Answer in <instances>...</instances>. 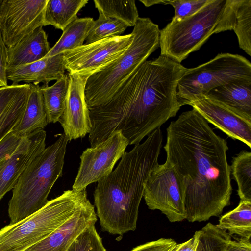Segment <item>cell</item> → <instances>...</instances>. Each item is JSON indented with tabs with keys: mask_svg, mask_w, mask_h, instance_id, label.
I'll use <instances>...</instances> for the list:
<instances>
[{
	"mask_svg": "<svg viewBox=\"0 0 251 251\" xmlns=\"http://www.w3.org/2000/svg\"><path fill=\"white\" fill-rule=\"evenodd\" d=\"M166 131V161L184 180L186 219L202 222L221 216L232 192L226 141L193 108L171 121Z\"/></svg>",
	"mask_w": 251,
	"mask_h": 251,
	"instance_id": "cell-1",
	"label": "cell"
},
{
	"mask_svg": "<svg viewBox=\"0 0 251 251\" xmlns=\"http://www.w3.org/2000/svg\"><path fill=\"white\" fill-rule=\"evenodd\" d=\"M181 76L168 60L158 57L145 61L105 104L90 108L91 147L121 131L129 145H136L180 108L176 93Z\"/></svg>",
	"mask_w": 251,
	"mask_h": 251,
	"instance_id": "cell-2",
	"label": "cell"
},
{
	"mask_svg": "<svg viewBox=\"0 0 251 251\" xmlns=\"http://www.w3.org/2000/svg\"><path fill=\"white\" fill-rule=\"evenodd\" d=\"M163 134L157 128L142 143L125 152L114 171L98 182L93 195L103 231L123 235L134 231L145 183L159 164Z\"/></svg>",
	"mask_w": 251,
	"mask_h": 251,
	"instance_id": "cell-3",
	"label": "cell"
},
{
	"mask_svg": "<svg viewBox=\"0 0 251 251\" xmlns=\"http://www.w3.org/2000/svg\"><path fill=\"white\" fill-rule=\"evenodd\" d=\"M233 0H212L194 15L172 19L160 30L161 55L181 63L213 34L232 30Z\"/></svg>",
	"mask_w": 251,
	"mask_h": 251,
	"instance_id": "cell-4",
	"label": "cell"
},
{
	"mask_svg": "<svg viewBox=\"0 0 251 251\" xmlns=\"http://www.w3.org/2000/svg\"><path fill=\"white\" fill-rule=\"evenodd\" d=\"M131 33L132 42L117 59L87 79L85 97L89 109L106 103L132 74L159 46L158 25L139 17Z\"/></svg>",
	"mask_w": 251,
	"mask_h": 251,
	"instance_id": "cell-5",
	"label": "cell"
},
{
	"mask_svg": "<svg viewBox=\"0 0 251 251\" xmlns=\"http://www.w3.org/2000/svg\"><path fill=\"white\" fill-rule=\"evenodd\" d=\"M69 140L61 134L27 167L12 189L8 203L10 225L15 224L43 208L56 181L62 176Z\"/></svg>",
	"mask_w": 251,
	"mask_h": 251,
	"instance_id": "cell-6",
	"label": "cell"
},
{
	"mask_svg": "<svg viewBox=\"0 0 251 251\" xmlns=\"http://www.w3.org/2000/svg\"><path fill=\"white\" fill-rule=\"evenodd\" d=\"M86 189L68 190L41 209L0 230V251H24L44 239L70 218L87 200Z\"/></svg>",
	"mask_w": 251,
	"mask_h": 251,
	"instance_id": "cell-7",
	"label": "cell"
},
{
	"mask_svg": "<svg viewBox=\"0 0 251 251\" xmlns=\"http://www.w3.org/2000/svg\"><path fill=\"white\" fill-rule=\"evenodd\" d=\"M243 80H251V62L239 54H218L196 67L186 68L177 84L178 103L180 107L190 105L214 88Z\"/></svg>",
	"mask_w": 251,
	"mask_h": 251,
	"instance_id": "cell-8",
	"label": "cell"
},
{
	"mask_svg": "<svg viewBox=\"0 0 251 251\" xmlns=\"http://www.w3.org/2000/svg\"><path fill=\"white\" fill-rule=\"evenodd\" d=\"M186 187L182 177L167 161L158 164L145 183L144 199L148 208L159 210L171 222L186 219Z\"/></svg>",
	"mask_w": 251,
	"mask_h": 251,
	"instance_id": "cell-9",
	"label": "cell"
},
{
	"mask_svg": "<svg viewBox=\"0 0 251 251\" xmlns=\"http://www.w3.org/2000/svg\"><path fill=\"white\" fill-rule=\"evenodd\" d=\"M128 145L121 131H116L106 140L86 149L80 156V166L72 189L83 190L107 176Z\"/></svg>",
	"mask_w": 251,
	"mask_h": 251,
	"instance_id": "cell-10",
	"label": "cell"
},
{
	"mask_svg": "<svg viewBox=\"0 0 251 251\" xmlns=\"http://www.w3.org/2000/svg\"><path fill=\"white\" fill-rule=\"evenodd\" d=\"M49 0H0V28L9 48L39 27L45 26Z\"/></svg>",
	"mask_w": 251,
	"mask_h": 251,
	"instance_id": "cell-11",
	"label": "cell"
},
{
	"mask_svg": "<svg viewBox=\"0 0 251 251\" xmlns=\"http://www.w3.org/2000/svg\"><path fill=\"white\" fill-rule=\"evenodd\" d=\"M132 39L131 33L83 44L64 52L65 69L70 74H94L119 57L130 46Z\"/></svg>",
	"mask_w": 251,
	"mask_h": 251,
	"instance_id": "cell-12",
	"label": "cell"
},
{
	"mask_svg": "<svg viewBox=\"0 0 251 251\" xmlns=\"http://www.w3.org/2000/svg\"><path fill=\"white\" fill-rule=\"evenodd\" d=\"M92 73L70 74L64 110L59 121L69 141L85 137L91 130L90 111L85 97L87 79Z\"/></svg>",
	"mask_w": 251,
	"mask_h": 251,
	"instance_id": "cell-13",
	"label": "cell"
},
{
	"mask_svg": "<svg viewBox=\"0 0 251 251\" xmlns=\"http://www.w3.org/2000/svg\"><path fill=\"white\" fill-rule=\"evenodd\" d=\"M46 138L43 129L22 137L14 152L0 164V201L14 188L25 170L46 148Z\"/></svg>",
	"mask_w": 251,
	"mask_h": 251,
	"instance_id": "cell-14",
	"label": "cell"
},
{
	"mask_svg": "<svg viewBox=\"0 0 251 251\" xmlns=\"http://www.w3.org/2000/svg\"><path fill=\"white\" fill-rule=\"evenodd\" d=\"M97 221L94 206L87 199L54 231L24 251H66L79 234Z\"/></svg>",
	"mask_w": 251,
	"mask_h": 251,
	"instance_id": "cell-15",
	"label": "cell"
},
{
	"mask_svg": "<svg viewBox=\"0 0 251 251\" xmlns=\"http://www.w3.org/2000/svg\"><path fill=\"white\" fill-rule=\"evenodd\" d=\"M208 123L229 137L251 148V122H249L213 100L202 96L190 104Z\"/></svg>",
	"mask_w": 251,
	"mask_h": 251,
	"instance_id": "cell-16",
	"label": "cell"
},
{
	"mask_svg": "<svg viewBox=\"0 0 251 251\" xmlns=\"http://www.w3.org/2000/svg\"><path fill=\"white\" fill-rule=\"evenodd\" d=\"M63 54L43 58L30 64L7 70L6 77L13 84L23 82L25 84H49L58 80L65 75Z\"/></svg>",
	"mask_w": 251,
	"mask_h": 251,
	"instance_id": "cell-17",
	"label": "cell"
},
{
	"mask_svg": "<svg viewBox=\"0 0 251 251\" xmlns=\"http://www.w3.org/2000/svg\"><path fill=\"white\" fill-rule=\"evenodd\" d=\"M30 91V84L0 87V142L22 119Z\"/></svg>",
	"mask_w": 251,
	"mask_h": 251,
	"instance_id": "cell-18",
	"label": "cell"
},
{
	"mask_svg": "<svg viewBox=\"0 0 251 251\" xmlns=\"http://www.w3.org/2000/svg\"><path fill=\"white\" fill-rule=\"evenodd\" d=\"M50 49L46 32L43 27H39L7 48V70L38 61L44 58Z\"/></svg>",
	"mask_w": 251,
	"mask_h": 251,
	"instance_id": "cell-19",
	"label": "cell"
},
{
	"mask_svg": "<svg viewBox=\"0 0 251 251\" xmlns=\"http://www.w3.org/2000/svg\"><path fill=\"white\" fill-rule=\"evenodd\" d=\"M204 96L251 122V80L226 84L211 89Z\"/></svg>",
	"mask_w": 251,
	"mask_h": 251,
	"instance_id": "cell-20",
	"label": "cell"
},
{
	"mask_svg": "<svg viewBox=\"0 0 251 251\" xmlns=\"http://www.w3.org/2000/svg\"><path fill=\"white\" fill-rule=\"evenodd\" d=\"M30 85L25 109L20 121L12 130L20 137L38 129H44L48 124L41 87L38 84Z\"/></svg>",
	"mask_w": 251,
	"mask_h": 251,
	"instance_id": "cell-21",
	"label": "cell"
},
{
	"mask_svg": "<svg viewBox=\"0 0 251 251\" xmlns=\"http://www.w3.org/2000/svg\"><path fill=\"white\" fill-rule=\"evenodd\" d=\"M94 22L90 17L77 18L72 22L44 58L62 54L82 46Z\"/></svg>",
	"mask_w": 251,
	"mask_h": 251,
	"instance_id": "cell-22",
	"label": "cell"
},
{
	"mask_svg": "<svg viewBox=\"0 0 251 251\" xmlns=\"http://www.w3.org/2000/svg\"><path fill=\"white\" fill-rule=\"evenodd\" d=\"M88 0H49L44 15L45 26L52 25L63 30L77 18V14Z\"/></svg>",
	"mask_w": 251,
	"mask_h": 251,
	"instance_id": "cell-23",
	"label": "cell"
},
{
	"mask_svg": "<svg viewBox=\"0 0 251 251\" xmlns=\"http://www.w3.org/2000/svg\"><path fill=\"white\" fill-rule=\"evenodd\" d=\"M216 226L231 236L250 239L251 237V201H240L238 206L222 216Z\"/></svg>",
	"mask_w": 251,
	"mask_h": 251,
	"instance_id": "cell-24",
	"label": "cell"
},
{
	"mask_svg": "<svg viewBox=\"0 0 251 251\" xmlns=\"http://www.w3.org/2000/svg\"><path fill=\"white\" fill-rule=\"evenodd\" d=\"M43 84L40 86L48 123L59 122L63 113L69 85L68 74L51 86Z\"/></svg>",
	"mask_w": 251,
	"mask_h": 251,
	"instance_id": "cell-25",
	"label": "cell"
},
{
	"mask_svg": "<svg viewBox=\"0 0 251 251\" xmlns=\"http://www.w3.org/2000/svg\"><path fill=\"white\" fill-rule=\"evenodd\" d=\"M99 16L120 20L128 27L134 26L139 17L135 0H94Z\"/></svg>",
	"mask_w": 251,
	"mask_h": 251,
	"instance_id": "cell-26",
	"label": "cell"
},
{
	"mask_svg": "<svg viewBox=\"0 0 251 251\" xmlns=\"http://www.w3.org/2000/svg\"><path fill=\"white\" fill-rule=\"evenodd\" d=\"M234 13L232 30L239 47L251 56V0H234Z\"/></svg>",
	"mask_w": 251,
	"mask_h": 251,
	"instance_id": "cell-27",
	"label": "cell"
},
{
	"mask_svg": "<svg viewBox=\"0 0 251 251\" xmlns=\"http://www.w3.org/2000/svg\"><path fill=\"white\" fill-rule=\"evenodd\" d=\"M231 173L238 186L240 201H251V152L243 150L233 157Z\"/></svg>",
	"mask_w": 251,
	"mask_h": 251,
	"instance_id": "cell-28",
	"label": "cell"
},
{
	"mask_svg": "<svg viewBox=\"0 0 251 251\" xmlns=\"http://www.w3.org/2000/svg\"><path fill=\"white\" fill-rule=\"evenodd\" d=\"M198 242L195 251H224L231 236L216 225L207 223L197 231Z\"/></svg>",
	"mask_w": 251,
	"mask_h": 251,
	"instance_id": "cell-29",
	"label": "cell"
},
{
	"mask_svg": "<svg viewBox=\"0 0 251 251\" xmlns=\"http://www.w3.org/2000/svg\"><path fill=\"white\" fill-rule=\"evenodd\" d=\"M127 27L120 20L99 16L98 19L94 21L88 33L85 44L107 38L121 36Z\"/></svg>",
	"mask_w": 251,
	"mask_h": 251,
	"instance_id": "cell-30",
	"label": "cell"
},
{
	"mask_svg": "<svg viewBox=\"0 0 251 251\" xmlns=\"http://www.w3.org/2000/svg\"><path fill=\"white\" fill-rule=\"evenodd\" d=\"M66 251H106L95 224L88 226L75 239Z\"/></svg>",
	"mask_w": 251,
	"mask_h": 251,
	"instance_id": "cell-31",
	"label": "cell"
},
{
	"mask_svg": "<svg viewBox=\"0 0 251 251\" xmlns=\"http://www.w3.org/2000/svg\"><path fill=\"white\" fill-rule=\"evenodd\" d=\"M212 0H162V4H170L175 10L172 19L180 20L190 17L201 9Z\"/></svg>",
	"mask_w": 251,
	"mask_h": 251,
	"instance_id": "cell-32",
	"label": "cell"
},
{
	"mask_svg": "<svg viewBox=\"0 0 251 251\" xmlns=\"http://www.w3.org/2000/svg\"><path fill=\"white\" fill-rule=\"evenodd\" d=\"M176 244L171 238H160L138 246L130 251H171Z\"/></svg>",
	"mask_w": 251,
	"mask_h": 251,
	"instance_id": "cell-33",
	"label": "cell"
},
{
	"mask_svg": "<svg viewBox=\"0 0 251 251\" xmlns=\"http://www.w3.org/2000/svg\"><path fill=\"white\" fill-rule=\"evenodd\" d=\"M21 139L22 137L11 131L0 142V164L12 155Z\"/></svg>",
	"mask_w": 251,
	"mask_h": 251,
	"instance_id": "cell-34",
	"label": "cell"
},
{
	"mask_svg": "<svg viewBox=\"0 0 251 251\" xmlns=\"http://www.w3.org/2000/svg\"><path fill=\"white\" fill-rule=\"evenodd\" d=\"M7 47L6 46L0 28V87L7 86Z\"/></svg>",
	"mask_w": 251,
	"mask_h": 251,
	"instance_id": "cell-35",
	"label": "cell"
},
{
	"mask_svg": "<svg viewBox=\"0 0 251 251\" xmlns=\"http://www.w3.org/2000/svg\"><path fill=\"white\" fill-rule=\"evenodd\" d=\"M224 251H251V239L238 238L230 240Z\"/></svg>",
	"mask_w": 251,
	"mask_h": 251,
	"instance_id": "cell-36",
	"label": "cell"
},
{
	"mask_svg": "<svg viewBox=\"0 0 251 251\" xmlns=\"http://www.w3.org/2000/svg\"><path fill=\"white\" fill-rule=\"evenodd\" d=\"M145 6L149 7L155 4H162V0H139Z\"/></svg>",
	"mask_w": 251,
	"mask_h": 251,
	"instance_id": "cell-37",
	"label": "cell"
},
{
	"mask_svg": "<svg viewBox=\"0 0 251 251\" xmlns=\"http://www.w3.org/2000/svg\"><path fill=\"white\" fill-rule=\"evenodd\" d=\"M181 246V243L176 244V245L174 247L171 251H180V248Z\"/></svg>",
	"mask_w": 251,
	"mask_h": 251,
	"instance_id": "cell-38",
	"label": "cell"
}]
</instances>
